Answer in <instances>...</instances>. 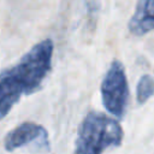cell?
<instances>
[{
	"label": "cell",
	"mask_w": 154,
	"mask_h": 154,
	"mask_svg": "<svg viewBox=\"0 0 154 154\" xmlns=\"http://www.w3.org/2000/svg\"><path fill=\"white\" fill-rule=\"evenodd\" d=\"M53 42L46 38L35 45L13 66L0 73V120L22 96L34 94L52 70Z\"/></svg>",
	"instance_id": "1"
},
{
	"label": "cell",
	"mask_w": 154,
	"mask_h": 154,
	"mask_svg": "<svg viewBox=\"0 0 154 154\" xmlns=\"http://www.w3.org/2000/svg\"><path fill=\"white\" fill-rule=\"evenodd\" d=\"M123 137L124 131L116 119L90 112L78 128L73 154H102L107 148L119 147Z\"/></svg>",
	"instance_id": "2"
},
{
	"label": "cell",
	"mask_w": 154,
	"mask_h": 154,
	"mask_svg": "<svg viewBox=\"0 0 154 154\" xmlns=\"http://www.w3.org/2000/svg\"><path fill=\"white\" fill-rule=\"evenodd\" d=\"M129 85L124 66L114 60L101 83V97L105 108L113 116L122 118L129 103Z\"/></svg>",
	"instance_id": "3"
},
{
	"label": "cell",
	"mask_w": 154,
	"mask_h": 154,
	"mask_svg": "<svg viewBox=\"0 0 154 154\" xmlns=\"http://www.w3.org/2000/svg\"><path fill=\"white\" fill-rule=\"evenodd\" d=\"M35 142L41 150H49V141L47 130L36 123L25 122L12 129L4 140V146L7 152H13L18 148Z\"/></svg>",
	"instance_id": "4"
},
{
	"label": "cell",
	"mask_w": 154,
	"mask_h": 154,
	"mask_svg": "<svg viewBox=\"0 0 154 154\" xmlns=\"http://www.w3.org/2000/svg\"><path fill=\"white\" fill-rule=\"evenodd\" d=\"M154 29V0H138L129 22V30L135 36H143Z\"/></svg>",
	"instance_id": "5"
},
{
	"label": "cell",
	"mask_w": 154,
	"mask_h": 154,
	"mask_svg": "<svg viewBox=\"0 0 154 154\" xmlns=\"http://www.w3.org/2000/svg\"><path fill=\"white\" fill-rule=\"evenodd\" d=\"M154 94V78L149 75H143L137 83V102L144 103Z\"/></svg>",
	"instance_id": "6"
}]
</instances>
